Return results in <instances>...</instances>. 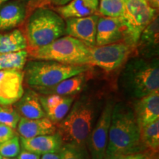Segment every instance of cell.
Here are the masks:
<instances>
[{
  "label": "cell",
  "instance_id": "obj_12",
  "mask_svg": "<svg viewBox=\"0 0 159 159\" xmlns=\"http://www.w3.org/2000/svg\"><path fill=\"white\" fill-rule=\"evenodd\" d=\"M125 38V28L122 18L99 17L97 25L96 46L116 43Z\"/></svg>",
  "mask_w": 159,
  "mask_h": 159
},
{
  "label": "cell",
  "instance_id": "obj_34",
  "mask_svg": "<svg viewBox=\"0 0 159 159\" xmlns=\"http://www.w3.org/2000/svg\"><path fill=\"white\" fill-rule=\"evenodd\" d=\"M26 2L27 6H33V5H40L43 0H24Z\"/></svg>",
  "mask_w": 159,
  "mask_h": 159
},
{
  "label": "cell",
  "instance_id": "obj_33",
  "mask_svg": "<svg viewBox=\"0 0 159 159\" xmlns=\"http://www.w3.org/2000/svg\"><path fill=\"white\" fill-rule=\"evenodd\" d=\"M71 1H72V0H51V1L49 2L48 4H52V5L58 7V6L66 5V4L70 2Z\"/></svg>",
  "mask_w": 159,
  "mask_h": 159
},
{
  "label": "cell",
  "instance_id": "obj_15",
  "mask_svg": "<svg viewBox=\"0 0 159 159\" xmlns=\"http://www.w3.org/2000/svg\"><path fill=\"white\" fill-rule=\"evenodd\" d=\"M133 110L140 128L158 120L159 119V91L136 99Z\"/></svg>",
  "mask_w": 159,
  "mask_h": 159
},
{
  "label": "cell",
  "instance_id": "obj_35",
  "mask_svg": "<svg viewBox=\"0 0 159 159\" xmlns=\"http://www.w3.org/2000/svg\"><path fill=\"white\" fill-rule=\"evenodd\" d=\"M11 1V0H0V7H1L2 5H3L4 4L7 2Z\"/></svg>",
  "mask_w": 159,
  "mask_h": 159
},
{
  "label": "cell",
  "instance_id": "obj_25",
  "mask_svg": "<svg viewBox=\"0 0 159 159\" xmlns=\"http://www.w3.org/2000/svg\"><path fill=\"white\" fill-rule=\"evenodd\" d=\"M99 13L102 16L122 18L124 15L125 3L119 0H100Z\"/></svg>",
  "mask_w": 159,
  "mask_h": 159
},
{
  "label": "cell",
  "instance_id": "obj_31",
  "mask_svg": "<svg viewBox=\"0 0 159 159\" xmlns=\"http://www.w3.org/2000/svg\"><path fill=\"white\" fill-rule=\"evenodd\" d=\"M17 156V159H41V155L26 150L20 151Z\"/></svg>",
  "mask_w": 159,
  "mask_h": 159
},
{
  "label": "cell",
  "instance_id": "obj_14",
  "mask_svg": "<svg viewBox=\"0 0 159 159\" xmlns=\"http://www.w3.org/2000/svg\"><path fill=\"white\" fill-rule=\"evenodd\" d=\"M46 116L56 125L68 114L75 100L74 96L49 94L39 96Z\"/></svg>",
  "mask_w": 159,
  "mask_h": 159
},
{
  "label": "cell",
  "instance_id": "obj_10",
  "mask_svg": "<svg viewBox=\"0 0 159 159\" xmlns=\"http://www.w3.org/2000/svg\"><path fill=\"white\" fill-rule=\"evenodd\" d=\"M99 16L97 14L81 18H70L66 20V35L82 41L89 47L96 46L97 25Z\"/></svg>",
  "mask_w": 159,
  "mask_h": 159
},
{
  "label": "cell",
  "instance_id": "obj_37",
  "mask_svg": "<svg viewBox=\"0 0 159 159\" xmlns=\"http://www.w3.org/2000/svg\"><path fill=\"white\" fill-rule=\"evenodd\" d=\"M147 2H148L150 4V5H151V4H152V0H146Z\"/></svg>",
  "mask_w": 159,
  "mask_h": 159
},
{
  "label": "cell",
  "instance_id": "obj_38",
  "mask_svg": "<svg viewBox=\"0 0 159 159\" xmlns=\"http://www.w3.org/2000/svg\"><path fill=\"white\" fill-rule=\"evenodd\" d=\"M2 159H17V158H2Z\"/></svg>",
  "mask_w": 159,
  "mask_h": 159
},
{
  "label": "cell",
  "instance_id": "obj_24",
  "mask_svg": "<svg viewBox=\"0 0 159 159\" xmlns=\"http://www.w3.org/2000/svg\"><path fill=\"white\" fill-rule=\"evenodd\" d=\"M140 139L142 146L153 151L159 148V119L140 128Z\"/></svg>",
  "mask_w": 159,
  "mask_h": 159
},
{
  "label": "cell",
  "instance_id": "obj_21",
  "mask_svg": "<svg viewBox=\"0 0 159 159\" xmlns=\"http://www.w3.org/2000/svg\"><path fill=\"white\" fill-rule=\"evenodd\" d=\"M27 41L19 29L0 32V55L27 49Z\"/></svg>",
  "mask_w": 159,
  "mask_h": 159
},
{
  "label": "cell",
  "instance_id": "obj_26",
  "mask_svg": "<svg viewBox=\"0 0 159 159\" xmlns=\"http://www.w3.org/2000/svg\"><path fill=\"white\" fill-rule=\"evenodd\" d=\"M61 159H91L86 148L63 144L59 151Z\"/></svg>",
  "mask_w": 159,
  "mask_h": 159
},
{
  "label": "cell",
  "instance_id": "obj_7",
  "mask_svg": "<svg viewBox=\"0 0 159 159\" xmlns=\"http://www.w3.org/2000/svg\"><path fill=\"white\" fill-rule=\"evenodd\" d=\"M156 16V9L146 0H126L122 18L125 28V39L128 44L135 45L145 27Z\"/></svg>",
  "mask_w": 159,
  "mask_h": 159
},
{
  "label": "cell",
  "instance_id": "obj_36",
  "mask_svg": "<svg viewBox=\"0 0 159 159\" xmlns=\"http://www.w3.org/2000/svg\"><path fill=\"white\" fill-rule=\"evenodd\" d=\"M49 1H51V0H43V1L42 2V3H41L40 5H46V4H48Z\"/></svg>",
  "mask_w": 159,
  "mask_h": 159
},
{
  "label": "cell",
  "instance_id": "obj_4",
  "mask_svg": "<svg viewBox=\"0 0 159 159\" xmlns=\"http://www.w3.org/2000/svg\"><path fill=\"white\" fill-rule=\"evenodd\" d=\"M66 35L64 20L55 11L43 6L35 7L26 25L27 50L44 47Z\"/></svg>",
  "mask_w": 159,
  "mask_h": 159
},
{
  "label": "cell",
  "instance_id": "obj_11",
  "mask_svg": "<svg viewBox=\"0 0 159 159\" xmlns=\"http://www.w3.org/2000/svg\"><path fill=\"white\" fill-rule=\"evenodd\" d=\"M24 92L22 70L0 71V105H13Z\"/></svg>",
  "mask_w": 159,
  "mask_h": 159
},
{
  "label": "cell",
  "instance_id": "obj_30",
  "mask_svg": "<svg viewBox=\"0 0 159 159\" xmlns=\"http://www.w3.org/2000/svg\"><path fill=\"white\" fill-rule=\"evenodd\" d=\"M103 159H147V158L143 154L136 153L105 155Z\"/></svg>",
  "mask_w": 159,
  "mask_h": 159
},
{
  "label": "cell",
  "instance_id": "obj_22",
  "mask_svg": "<svg viewBox=\"0 0 159 159\" xmlns=\"http://www.w3.org/2000/svg\"><path fill=\"white\" fill-rule=\"evenodd\" d=\"M159 18L157 15L145 27L140 35L139 41L142 49L158 51L159 37ZM139 43V42H138Z\"/></svg>",
  "mask_w": 159,
  "mask_h": 159
},
{
  "label": "cell",
  "instance_id": "obj_40",
  "mask_svg": "<svg viewBox=\"0 0 159 159\" xmlns=\"http://www.w3.org/2000/svg\"><path fill=\"white\" fill-rule=\"evenodd\" d=\"M2 158H3V157H2V156H1V155H0V159H2Z\"/></svg>",
  "mask_w": 159,
  "mask_h": 159
},
{
  "label": "cell",
  "instance_id": "obj_16",
  "mask_svg": "<svg viewBox=\"0 0 159 159\" xmlns=\"http://www.w3.org/2000/svg\"><path fill=\"white\" fill-rule=\"evenodd\" d=\"M20 143L23 150H29L39 155L58 152L63 144L62 139L56 132L54 134L43 135L25 139L20 137Z\"/></svg>",
  "mask_w": 159,
  "mask_h": 159
},
{
  "label": "cell",
  "instance_id": "obj_9",
  "mask_svg": "<svg viewBox=\"0 0 159 159\" xmlns=\"http://www.w3.org/2000/svg\"><path fill=\"white\" fill-rule=\"evenodd\" d=\"M132 46L125 43H114L95 46L89 49L90 65H94L106 71H113L125 62Z\"/></svg>",
  "mask_w": 159,
  "mask_h": 159
},
{
  "label": "cell",
  "instance_id": "obj_8",
  "mask_svg": "<svg viewBox=\"0 0 159 159\" xmlns=\"http://www.w3.org/2000/svg\"><path fill=\"white\" fill-rule=\"evenodd\" d=\"M114 104L108 102L101 111L86 140V147L91 159H103L106 152L111 114Z\"/></svg>",
  "mask_w": 159,
  "mask_h": 159
},
{
  "label": "cell",
  "instance_id": "obj_3",
  "mask_svg": "<svg viewBox=\"0 0 159 159\" xmlns=\"http://www.w3.org/2000/svg\"><path fill=\"white\" fill-rule=\"evenodd\" d=\"M98 107L88 98H83L71 105L61 122L55 125L56 132L63 144L86 148V140L97 121Z\"/></svg>",
  "mask_w": 159,
  "mask_h": 159
},
{
  "label": "cell",
  "instance_id": "obj_2",
  "mask_svg": "<svg viewBox=\"0 0 159 159\" xmlns=\"http://www.w3.org/2000/svg\"><path fill=\"white\" fill-rule=\"evenodd\" d=\"M119 84L127 96L136 99L159 91L158 59L130 60L121 73Z\"/></svg>",
  "mask_w": 159,
  "mask_h": 159
},
{
  "label": "cell",
  "instance_id": "obj_19",
  "mask_svg": "<svg viewBox=\"0 0 159 159\" xmlns=\"http://www.w3.org/2000/svg\"><path fill=\"white\" fill-rule=\"evenodd\" d=\"M99 2V0H72L66 5L55 7V11L66 19L85 17L97 13Z\"/></svg>",
  "mask_w": 159,
  "mask_h": 159
},
{
  "label": "cell",
  "instance_id": "obj_6",
  "mask_svg": "<svg viewBox=\"0 0 159 159\" xmlns=\"http://www.w3.org/2000/svg\"><path fill=\"white\" fill-rule=\"evenodd\" d=\"M88 46L75 38L63 36L49 44L29 50L28 56L33 60L52 61L69 65H90Z\"/></svg>",
  "mask_w": 159,
  "mask_h": 159
},
{
  "label": "cell",
  "instance_id": "obj_17",
  "mask_svg": "<svg viewBox=\"0 0 159 159\" xmlns=\"http://www.w3.org/2000/svg\"><path fill=\"white\" fill-rule=\"evenodd\" d=\"M20 137L25 139L51 135L56 133V126L47 116L37 119H20L16 128Z\"/></svg>",
  "mask_w": 159,
  "mask_h": 159
},
{
  "label": "cell",
  "instance_id": "obj_1",
  "mask_svg": "<svg viewBox=\"0 0 159 159\" xmlns=\"http://www.w3.org/2000/svg\"><path fill=\"white\" fill-rule=\"evenodd\" d=\"M142 148L140 127L133 108L122 102L115 104L111 114L105 155L140 153Z\"/></svg>",
  "mask_w": 159,
  "mask_h": 159
},
{
  "label": "cell",
  "instance_id": "obj_5",
  "mask_svg": "<svg viewBox=\"0 0 159 159\" xmlns=\"http://www.w3.org/2000/svg\"><path fill=\"white\" fill-rule=\"evenodd\" d=\"M88 69L87 65H69L52 61L33 60L25 66L24 82L35 91L53 86L63 80L85 72Z\"/></svg>",
  "mask_w": 159,
  "mask_h": 159
},
{
  "label": "cell",
  "instance_id": "obj_32",
  "mask_svg": "<svg viewBox=\"0 0 159 159\" xmlns=\"http://www.w3.org/2000/svg\"><path fill=\"white\" fill-rule=\"evenodd\" d=\"M41 159H61L59 152H50L42 155Z\"/></svg>",
  "mask_w": 159,
  "mask_h": 159
},
{
  "label": "cell",
  "instance_id": "obj_20",
  "mask_svg": "<svg viewBox=\"0 0 159 159\" xmlns=\"http://www.w3.org/2000/svg\"><path fill=\"white\" fill-rule=\"evenodd\" d=\"M85 72L63 80L57 84L48 88L35 90L43 95L57 94L61 96H74L82 91L86 82Z\"/></svg>",
  "mask_w": 159,
  "mask_h": 159
},
{
  "label": "cell",
  "instance_id": "obj_27",
  "mask_svg": "<svg viewBox=\"0 0 159 159\" xmlns=\"http://www.w3.org/2000/svg\"><path fill=\"white\" fill-rule=\"evenodd\" d=\"M21 116L13 105H0V125L16 128Z\"/></svg>",
  "mask_w": 159,
  "mask_h": 159
},
{
  "label": "cell",
  "instance_id": "obj_13",
  "mask_svg": "<svg viewBox=\"0 0 159 159\" xmlns=\"http://www.w3.org/2000/svg\"><path fill=\"white\" fill-rule=\"evenodd\" d=\"M27 5L24 0H11L0 7V32L16 28L26 19Z\"/></svg>",
  "mask_w": 159,
  "mask_h": 159
},
{
  "label": "cell",
  "instance_id": "obj_23",
  "mask_svg": "<svg viewBox=\"0 0 159 159\" xmlns=\"http://www.w3.org/2000/svg\"><path fill=\"white\" fill-rule=\"evenodd\" d=\"M28 57V52L23 49L0 55V71L23 70Z\"/></svg>",
  "mask_w": 159,
  "mask_h": 159
},
{
  "label": "cell",
  "instance_id": "obj_18",
  "mask_svg": "<svg viewBox=\"0 0 159 159\" xmlns=\"http://www.w3.org/2000/svg\"><path fill=\"white\" fill-rule=\"evenodd\" d=\"M21 118L37 119L46 117L44 111L39 99V93L28 89L22 97L13 105Z\"/></svg>",
  "mask_w": 159,
  "mask_h": 159
},
{
  "label": "cell",
  "instance_id": "obj_28",
  "mask_svg": "<svg viewBox=\"0 0 159 159\" xmlns=\"http://www.w3.org/2000/svg\"><path fill=\"white\" fill-rule=\"evenodd\" d=\"M20 151V139L17 135L0 144V155L4 158H15Z\"/></svg>",
  "mask_w": 159,
  "mask_h": 159
},
{
  "label": "cell",
  "instance_id": "obj_39",
  "mask_svg": "<svg viewBox=\"0 0 159 159\" xmlns=\"http://www.w3.org/2000/svg\"><path fill=\"white\" fill-rule=\"evenodd\" d=\"M119 1H122V2H124V3H125V1H126V0H119Z\"/></svg>",
  "mask_w": 159,
  "mask_h": 159
},
{
  "label": "cell",
  "instance_id": "obj_29",
  "mask_svg": "<svg viewBox=\"0 0 159 159\" xmlns=\"http://www.w3.org/2000/svg\"><path fill=\"white\" fill-rule=\"evenodd\" d=\"M16 135L14 129L10 128L7 125H0V144L9 140Z\"/></svg>",
  "mask_w": 159,
  "mask_h": 159
}]
</instances>
